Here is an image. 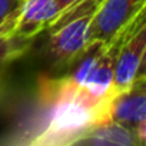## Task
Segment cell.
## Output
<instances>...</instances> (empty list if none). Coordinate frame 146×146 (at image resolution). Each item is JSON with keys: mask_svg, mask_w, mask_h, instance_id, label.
<instances>
[{"mask_svg": "<svg viewBox=\"0 0 146 146\" xmlns=\"http://www.w3.org/2000/svg\"><path fill=\"white\" fill-rule=\"evenodd\" d=\"M29 44V39H22L16 35L0 37V98L5 92L9 66L26 53Z\"/></svg>", "mask_w": 146, "mask_h": 146, "instance_id": "ba28073f", "label": "cell"}, {"mask_svg": "<svg viewBox=\"0 0 146 146\" xmlns=\"http://www.w3.org/2000/svg\"><path fill=\"white\" fill-rule=\"evenodd\" d=\"M100 0H80L49 27L46 54L56 67L75 63L89 49V25Z\"/></svg>", "mask_w": 146, "mask_h": 146, "instance_id": "7a4b0ae2", "label": "cell"}, {"mask_svg": "<svg viewBox=\"0 0 146 146\" xmlns=\"http://www.w3.org/2000/svg\"><path fill=\"white\" fill-rule=\"evenodd\" d=\"M25 0H0V37L16 32Z\"/></svg>", "mask_w": 146, "mask_h": 146, "instance_id": "9c48e42d", "label": "cell"}, {"mask_svg": "<svg viewBox=\"0 0 146 146\" xmlns=\"http://www.w3.org/2000/svg\"><path fill=\"white\" fill-rule=\"evenodd\" d=\"M75 145L90 146H142L136 135L126 126L106 119L88 129Z\"/></svg>", "mask_w": 146, "mask_h": 146, "instance_id": "52a82bcc", "label": "cell"}, {"mask_svg": "<svg viewBox=\"0 0 146 146\" xmlns=\"http://www.w3.org/2000/svg\"><path fill=\"white\" fill-rule=\"evenodd\" d=\"M39 100L49 115L32 145H75L88 129L110 119L112 102L90 96L69 75L40 79Z\"/></svg>", "mask_w": 146, "mask_h": 146, "instance_id": "6da1fadb", "label": "cell"}, {"mask_svg": "<svg viewBox=\"0 0 146 146\" xmlns=\"http://www.w3.org/2000/svg\"><path fill=\"white\" fill-rule=\"evenodd\" d=\"M116 43L113 60V93L130 89L145 76L146 54V26L145 10L112 42Z\"/></svg>", "mask_w": 146, "mask_h": 146, "instance_id": "3957f363", "label": "cell"}, {"mask_svg": "<svg viewBox=\"0 0 146 146\" xmlns=\"http://www.w3.org/2000/svg\"><path fill=\"white\" fill-rule=\"evenodd\" d=\"M60 13L57 0H25L15 35L32 40L40 32L49 29Z\"/></svg>", "mask_w": 146, "mask_h": 146, "instance_id": "8992f818", "label": "cell"}, {"mask_svg": "<svg viewBox=\"0 0 146 146\" xmlns=\"http://www.w3.org/2000/svg\"><path fill=\"white\" fill-rule=\"evenodd\" d=\"M80 0H57V3H59V6H60V9H62V13L63 12H66V10H69L70 7H73L76 3H79ZM60 13V15H62Z\"/></svg>", "mask_w": 146, "mask_h": 146, "instance_id": "30bf717a", "label": "cell"}, {"mask_svg": "<svg viewBox=\"0 0 146 146\" xmlns=\"http://www.w3.org/2000/svg\"><path fill=\"white\" fill-rule=\"evenodd\" d=\"M146 9V0H100L89 25V42L110 44Z\"/></svg>", "mask_w": 146, "mask_h": 146, "instance_id": "277c9868", "label": "cell"}, {"mask_svg": "<svg viewBox=\"0 0 146 146\" xmlns=\"http://www.w3.org/2000/svg\"><path fill=\"white\" fill-rule=\"evenodd\" d=\"M110 119L130 129L140 145H145L146 135V86L145 78L130 89L115 95L110 103Z\"/></svg>", "mask_w": 146, "mask_h": 146, "instance_id": "5b68a950", "label": "cell"}]
</instances>
